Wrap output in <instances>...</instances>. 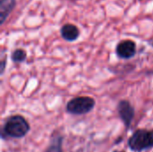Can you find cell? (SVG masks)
I'll return each mask as SVG.
<instances>
[{"label": "cell", "mask_w": 153, "mask_h": 152, "mask_svg": "<svg viewBox=\"0 0 153 152\" xmlns=\"http://www.w3.org/2000/svg\"><path fill=\"white\" fill-rule=\"evenodd\" d=\"M5 64H6V57L5 56H3L2 57V61H1V64H0V73L3 74L4 72V69H5Z\"/></svg>", "instance_id": "cell-9"}, {"label": "cell", "mask_w": 153, "mask_h": 152, "mask_svg": "<svg viewBox=\"0 0 153 152\" xmlns=\"http://www.w3.org/2000/svg\"><path fill=\"white\" fill-rule=\"evenodd\" d=\"M30 130V125L25 118L22 116H13L9 117L4 127L6 135L14 138L23 137Z\"/></svg>", "instance_id": "cell-1"}, {"label": "cell", "mask_w": 153, "mask_h": 152, "mask_svg": "<svg viewBox=\"0 0 153 152\" xmlns=\"http://www.w3.org/2000/svg\"><path fill=\"white\" fill-rule=\"evenodd\" d=\"M128 144L133 151H141L153 146V131L138 130L129 139Z\"/></svg>", "instance_id": "cell-2"}, {"label": "cell", "mask_w": 153, "mask_h": 152, "mask_svg": "<svg viewBox=\"0 0 153 152\" xmlns=\"http://www.w3.org/2000/svg\"><path fill=\"white\" fill-rule=\"evenodd\" d=\"M16 5V0H0V24H3Z\"/></svg>", "instance_id": "cell-7"}, {"label": "cell", "mask_w": 153, "mask_h": 152, "mask_svg": "<svg viewBox=\"0 0 153 152\" xmlns=\"http://www.w3.org/2000/svg\"><path fill=\"white\" fill-rule=\"evenodd\" d=\"M95 107V100L91 97H76L66 105V110L73 115L87 114Z\"/></svg>", "instance_id": "cell-3"}, {"label": "cell", "mask_w": 153, "mask_h": 152, "mask_svg": "<svg viewBox=\"0 0 153 152\" xmlns=\"http://www.w3.org/2000/svg\"><path fill=\"white\" fill-rule=\"evenodd\" d=\"M116 54L121 59H130L136 55V43L131 39L120 41L116 47Z\"/></svg>", "instance_id": "cell-4"}, {"label": "cell", "mask_w": 153, "mask_h": 152, "mask_svg": "<svg viewBox=\"0 0 153 152\" xmlns=\"http://www.w3.org/2000/svg\"><path fill=\"white\" fill-rule=\"evenodd\" d=\"M62 38L69 42L75 41L80 37V30L77 26L72 23H66L62 26L60 30Z\"/></svg>", "instance_id": "cell-6"}, {"label": "cell", "mask_w": 153, "mask_h": 152, "mask_svg": "<svg viewBox=\"0 0 153 152\" xmlns=\"http://www.w3.org/2000/svg\"><path fill=\"white\" fill-rule=\"evenodd\" d=\"M118 114L126 126H129L134 116V108L127 100H121L117 106Z\"/></svg>", "instance_id": "cell-5"}, {"label": "cell", "mask_w": 153, "mask_h": 152, "mask_svg": "<svg viewBox=\"0 0 153 152\" xmlns=\"http://www.w3.org/2000/svg\"><path fill=\"white\" fill-rule=\"evenodd\" d=\"M26 58H27V53L24 49L22 48H17L13 50L11 54V60L15 64L22 63L25 61Z\"/></svg>", "instance_id": "cell-8"}]
</instances>
